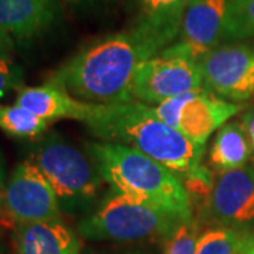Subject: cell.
<instances>
[{
    "mask_svg": "<svg viewBox=\"0 0 254 254\" xmlns=\"http://www.w3.org/2000/svg\"><path fill=\"white\" fill-rule=\"evenodd\" d=\"M200 88L203 78L199 61L170 46L138 66L133 96L145 105H160Z\"/></svg>",
    "mask_w": 254,
    "mask_h": 254,
    "instance_id": "obj_7",
    "label": "cell"
},
{
    "mask_svg": "<svg viewBox=\"0 0 254 254\" xmlns=\"http://www.w3.org/2000/svg\"><path fill=\"white\" fill-rule=\"evenodd\" d=\"M242 254H254V235H247L246 236V242Z\"/></svg>",
    "mask_w": 254,
    "mask_h": 254,
    "instance_id": "obj_24",
    "label": "cell"
},
{
    "mask_svg": "<svg viewBox=\"0 0 254 254\" xmlns=\"http://www.w3.org/2000/svg\"><path fill=\"white\" fill-rule=\"evenodd\" d=\"M0 202H1V200H0Z\"/></svg>",
    "mask_w": 254,
    "mask_h": 254,
    "instance_id": "obj_28",
    "label": "cell"
},
{
    "mask_svg": "<svg viewBox=\"0 0 254 254\" xmlns=\"http://www.w3.org/2000/svg\"><path fill=\"white\" fill-rule=\"evenodd\" d=\"M235 0H190L182 18L175 50L199 60L223 43L229 14Z\"/></svg>",
    "mask_w": 254,
    "mask_h": 254,
    "instance_id": "obj_10",
    "label": "cell"
},
{
    "mask_svg": "<svg viewBox=\"0 0 254 254\" xmlns=\"http://www.w3.org/2000/svg\"><path fill=\"white\" fill-rule=\"evenodd\" d=\"M242 125L245 127L246 134H247V138H249L250 148H252V158L254 161V109L249 110L243 116Z\"/></svg>",
    "mask_w": 254,
    "mask_h": 254,
    "instance_id": "obj_22",
    "label": "cell"
},
{
    "mask_svg": "<svg viewBox=\"0 0 254 254\" xmlns=\"http://www.w3.org/2000/svg\"><path fill=\"white\" fill-rule=\"evenodd\" d=\"M23 71L11 57H0V99L9 92L21 89Z\"/></svg>",
    "mask_w": 254,
    "mask_h": 254,
    "instance_id": "obj_21",
    "label": "cell"
},
{
    "mask_svg": "<svg viewBox=\"0 0 254 254\" xmlns=\"http://www.w3.org/2000/svg\"><path fill=\"white\" fill-rule=\"evenodd\" d=\"M158 53L137 30L116 33L92 43L50 75L75 99L96 105L136 102L133 85L141 64Z\"/></svg>",
    "mask_w": 254,
    "mask_h": 254,
    "instance_id": "obj_1",
    "label": "cell"
},
{
    "mask_svg": "<svg viewBox=\"0 0 254 254\" xmlns=\"http://www.w3.org/2000/svg\"><path fill=\"white\" fill-rule=\"evenodd\" d=\"M198 61L205 89L235 103L254 96L253 47L230 41L215 47Z\"/></svg>",
    "mask_w": 254,
    "mask_h": 254,
    "instance_id": "obj_8",
    "label": "cell"
},
{
    "mask_svg": "<svg viewBox=\"0 0 254 254\" xmlns=\"http://www.w3.org/2000/svg\"><path fill=\"white\" fill-rule=\"evenodd\" d=\"M68 1H79V0H68Z\"/></svg>",
    "mask_w": 254,
    "mask_h": 254,
    "instance_id": "obj_27",
    "label": "cell"
},
{
    "mask_svg": "<svg viewBox=\"0 0 254 254\" xmlns=\"http://www.w3.org/2000/svg\"><path fill=\"white\" fill-rule=\"evenodd\" d=\"M0 254H6V253H4V252H3V250L0 249Z\"/></svg>",
    "mask_w": 254,
    "mask_h": 254,
    "instance_id": "obj_26",
    "label": "cell"
},
{
    "mask_svg": "<svg viewBox=\"0 0 254 254\" xmlns=\"http://www.w3.org/2000/svg\"><path fill=\"white\" fill-rule=\"evenodd\" d=\"M209 164L215 173H225L246 167L252 158V148L242 122L220 127L209 150Z\"/></svg>",
    "mask_w": 254,
    "mask_h": 254,
    "instance_id": "obj_16",
    "label": "cell"
},
{
    "mask_svg": "<svg viewBox=\"0 0 254 254\" xmlns=\"http://www.w3.org/2000/svg\"><path fill=\"white\" fill-rule=\"evenodd\" d=\"M1 202L17 223L60 218L61 203L54 188L31 160L16 165L4 185Z\"/></svg>",
    "mask_w": 254,
    "mask_h": 254,
    "instance_id": "obj_9",
    "label": "cell"
},
{
    "mask_svg": "<svg viewBox=\"0 0 254 254\" xmlns=\"http://www.w3.org/2000/svg\"><path fill=\"white\" fill-rule=\"evenodd\" d=\"M153 109L164 123L180 131L190 143L205 148L209 137L236 116L243 106L200 88L165 100Z\"/></svg>",
    "mask_w": 254,
    "mask_h": 254,
    "instance_id": "obj_6",
    "label": "cell"
},
{
    "mask_svg": "<svg viewBox=\"0 0 254 254\" xmlns=\"http://www.w3.org/2000/svg\"><path fill=\"white\" fill-rule=\"evenodd\" d=\"M16 254H81V240L61 218L17 223Z\"/></svg>",
    "mask_w": 254,
    "mask_h": 254,
    "instance_id": "obj_14",
    "label": "cell"
},
{
    "mask_svg": "<svg viewBox=\"0 0 254 254\" xmlns=\"http://www.w3.org/2000/svg\"><path fill=\"white\" fill-rule=\"evenodd\" d=\"M51 123L14 105H0V130L17 138H37L46 133Z\"/></svg>",
    "mask_w": 254,
    "mask_h": 254,
    "instance_id": "obj_17",
    "label": "cell"
},
{
    "mask_svg": "<svg viewBox=\"0 0 254 254\" xmlns=\"http://www.w3.org/2000/svg\"><path fill=\"white\" fill-rule=\"evenodd\" d=\"M252 36H254V0H235L223 41H239Z\"/></svg>",
    "mask_w": 254,
    "mask_h": 254,
    "instance_id": "obj_19",
    "label": "cell"
},
{
    "mask_svg": "<svg viewBox=\"0 0 254 254\" xmlns=\"http://www.w3.org/2000/svg\"><path fill=\"white\" fill-rule=\"evenodd\" d=\"M30 160L46 175L65 208H82L91 203L105 184L89 150L58 133L43 137Z\"/></svg>",
    "mask_w": 254,
    "mask_h": 254,
    "instance_id": "obj_4",
    "label": "cell"
},
{
    "mask_svg": "<svg viewBox=\"0 0 254 254\" xmlns=\"http://www.w3.org/2000/svg\"><path fill=\"white\" fill-rule=\"evenodd\" d=\"M13 50H14L13 37L0 27V57H11Z\"/></svg>",
    "mask_w": 254,
    "mask_h": 254,
    "instance_id": "obj_23",
    "label": "cell"
},
{
    "mask_svg": "<svg viewBox=\"0 0 254 254\" xmlns=\"http://www.w3.org/2000/svg\"><path fill=\"white\" fill-rule=\"evenodd\" d=\"M198 237V229L193 220L182 222L170 236L164 254H195Z\"/></svg>",
    "mask_w": 254,
    "mask_h": 254,
    "instance_id": "obj_20",
    "label": "cell"
},
{
    "mask_svg": "<svg viewBox=\"0 0 254 254\" xmlns=\"http://www.w3.org/2000/svg\"><path fill=\"white\" fill-rule=\"evenodd\" d=\"M16 103L48 123L71 119L86 125L102 108V105L75 99L61 86L48 81L40 86H23Z\"/></svg>",
    "mask_w": 254,
    "mask_h": 254,
    "instance_id": "obj_12",
    "label": "cell"
},
{
    "mask_svg": "<svg viewBox=\"0 0 254 254\" xmlns=\"http://www.w3.org/2000/svg\"><path fill=\"white\" fill-rule=\"evenodd\" d=\"M212 215L225 227L254 223V168L242 167L218 173L209 196Z\"/></svg>",
    "mask_w": 254,
    "mask_h": 254,
    "instance_id": "obj_11",
    "label": "cell"
},
{
    "mask_svg": "<svg viewBox=\"0 0 254 254\" xmlns=\"http://www.w3.org/2000/svg\"><path fill=\"white\" fill-rule=\"evenodd\" d=\"M182 222L141 200L110 192L99 208L79 225L83 237L91 240L133 242L171 236Z\"/></svg>",
    "mask_w": 254,
    "mask_h": 254,
    "instance_id": "obj_5",
    "label": "cell"
},
{
    "mask_svg": "<svg viewBox=\"0 0 254 254\" xmlns=\"http://www.w3.org/2000/svg\"><path fill=\"white\" fill-rule=\"evenodd\" d=\"M4 163H3V157L0 154V200H1V193L4 190Z\"/></svg>",
    "mask_w": 254,
    "mask_h": 254,
    "instance_id": "obj_25",
    "label": "cell"
},
{
    "mask_svg": "<svg viewBox=\"0 0 254 254\" xmlns=\"http://www.w3.org/2000/svg\"><path fill=\"white\" fill-rule=\"evenodd\" d=\"M86 148L112 192L153 205L181 222L192 220L193 206L185 184L165 165L131 147L109 141H92Z\"/></svg>",
    "mask_w": 254,
    "mask_h": 254,
    "instance_id": "obj_3",
    "label": "cell"
},
{
    "mask_svg": "<svg viewBox=\"0 0 254 254\" xmlns=\"http://www.w3.org/2000/svg\"><path fill=\"white\" fill-rule=\"evenodd\" d=\"M245 233L232 227H218L198 237L195 254H242Z\"/></svg>",
    "mask_w": 254,
    "mask_h": 254,
    "instance_id": "obj_18",
    "label": "cell"
},
{
    "mask_svg": "<svg viewBox=\"0 0 254 254\" xmlns=\"http://www.w3.org/2000/svg\"><path fill=\"white\" fill-rule=\"evenodd\" d=\"M137 30L160 54L180 36L190 0H137Z\"/></svg>",
    "mask_w": 254,
    "mask_h": 254,
    "instance_id": "obj_13",
    "label": "cell"
},
{
    "mask_svg": "<svg viewBox=\"0 0 254 254\" xmlns=\"http://www.w3.org/2000/svg\"><path fill=\"white\" fill-rule=\"evenodd\" d=\"M86 126L99 141L131 147L165 165L185 180L202 168L205 148L164 123L153 106L141 102L102 105L98 115Z\"/></svg>",
    "mask_w": 254,
    "mask_h": 254,
    "instance_id": "obj_2",
    "label": "cell"
},
{
    "mask_svg": "<svg viewBox=\"0 0 254 254\" xmlns=\"http://www.w3.org/2000/svg\"><path fill=\"white\" fill-rule=\"evenodd\" d=\"M58 17L57 0H0V27L27 40L47 31Z\"/></svg>",
    "mask_w": 254,
    "mask_h": 254,
    "instance_id": "obj_15",
    "label": "cell"
}]
</instances>
